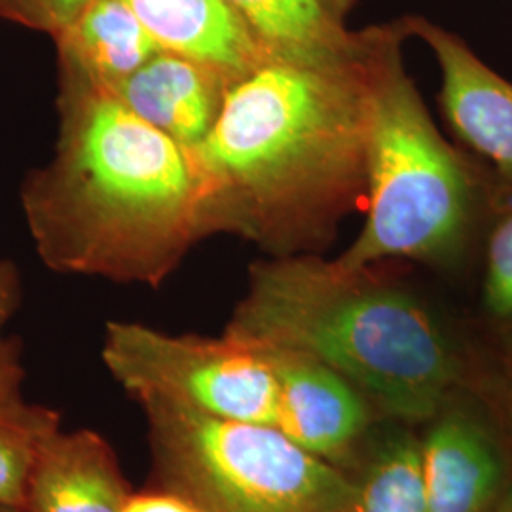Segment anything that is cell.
Here are the masks:
<instances>
[{
	"instance_id": "19",
	"label": "cell",
	"mask_w": 512,
	"mask_h": 512,
	"mask_svg": "<svg viewBox=\"0 0 512 512\" xmlns=\"http://www.w3.org/2000/svg\"><path fill=\"white\" fill-rule=\"evenodd\" d=\"M92 0H0V18L57 37Z\"/></svg>"
},
{
	"instance_id": "24",
	"label": "cell",
	"mask_w": 512,
	"mask_h": 512,
	"mask_svg": "<svg viewBox=\"0 0 512 512\" xmlns=\"http://www.w3.org/2000/svg\"><path fill=\"white\" fill-rule=\"evenodd\" d=\"M0 512H21V511H18V509H12V507H2V505H0Z\"/></svg>"
},
{
	"instance_id": "13",
	"label": "cell",
	"mask_w": 512,
	"mask_h": 512,
	"mask_svg": "<svg viewBox=\"0 0 512 512\" xmlns=\"http://www.w3.org/2000/svg\"><path fill=\"white\" fill-rule=\"evenodd\" d=\"M55 42L61 78L103 90L162 52L124 0H92Z\"/></svg>"
},
{
	"instance_id": "3",
	"label": "cell",
	"mask_w": 512,
	"mask_h": 512,
	"mask_svg": "<svg viewBox=\"0 0 512 512\" xmlns=\"http://www.w3.org/2000/svg\"><path fill=\"white\" fill-rule=\"evenodd\" d=\"M389 264L258 260L222 334L304 353L355 385L380 418L425 423L452 395L488 384L499 355Z\"/></svg>"
},
{
	"instance_id": "18",
	"label": "cell",
	"mask_w": 512,
	"mask_h": 512,
	"mask_svg": "<svg viewBox=\"0 0 512 512\" xmlns=\"http://www.w3.org/2000/svg\"><path fill=\"white\" fill-rule=\"evenodd\" d=\"M21 302L18 266L0 258V395H18L25 378L18 342L8 336V325Z\"/></svg>"
},
{
	"instance_id": "10",
	"label": "cell",
	"mask_w": 512,
	"mask_h": 512,
	"mask_svg": "<svg viewBox=\"0 0 512 512\" xmlns=\"http://www.w3.org/2000/svg\"><path fill=\"white\" fill-rule=\"evenodd\" d=\"M232 86L215 69L160 52L109 92L150 126L192 150L215 126Z\"/></svg>"
},
{
	"instance_id": "8",
	"label": "cell",
	"mask_w": 512,
	"mask_h": 512,
	"mask_svg": "<svg viewBox=\"0 0 512 512\" xmlns=\"http://www.w3.org/2000/svg\"><path fill=\"white\" fill-rule=\"evenodd\" d=\"M258 349L270 359L279 385L277 429L351 475L374 433L378 412L330 366L289 349Z\"/></svg>"
},
{
	"instance_id": "12",
	"label": "cell",
	"mask_w": 512,
	"mask_h": 512,
	"mask_svg": "<svg viewBox=\"0 0 512 512\" xmlns=\"http://www.w3.org/2000/svg\"><path fill=\"white\" fill-rule=\"evenodd\" d=\"M158 48L234 84L270 59L226 0H124Z\"/></svg>"
},
{
	"instance_id": "15",
	"label": "cell",
	"mask_w": 512,
	"mask_h": 512,
	"mask_svg": "<svg viewBox=\"0 0 512 512\" xmlns=\"http://www.w3.org/2000/svg\"><path fill=\"white\" fill-rule=\"evenodd\" d=\"M349 476L355 484L353 512H431L421 435L406 423L372 433Z\"/></svg>"
},
{
	"instance_id": "7",
	"label": "cell",
	"mask_w": 512,
	"mask_h": 512,
	"mask_svg": "<svg viewBox=\"0 0 512 512\" xmlns=\"http://www.w3.org/2000/svg\"><path fill=\"white\" fill-rule=\"evenodd\" d=\"M423 425L431 512H494L512 488V456L486 385L452 395Z\"/></svg>"
},
{
	"instance_id": "20",
	"label": "cell",
	"mask_w": 512,
	"mask_h": 512,
	"mask_svg": "<svg viewBox=\"0 0 512 512\" xmlns=\"http://www.w3.org/2000/svg\"><path fill=\"white\" fill-rule=\"evenodd\" d=\"M486 393L494 404L495 414L503 427L512 456V357H499L494 374L486 384Z\"/></svg>"
},
{
	"instance_id": "6",
	"label": "cell",
	"mask_w": 512,
	"mask_h": 512,
	"mask_svg": "<svg viewBox=\"0 0 512 512\" xmlns=\"http://www.w3.org/2000/svg\"><path fill=\"white\" fill-rule=\"evenodd\" d=\"M103 365L133 399H162L220 420L277 427L279 385L262 349L228 336L169 334L109 321Z\"/></svg>"
},
{
	"instance_id": "9",
	"label": "cell",
	"mask_w": 512,
	"mask_h": 512,
	"mask_svg": "<svg viewBox=\"0 0 512 512\" xmlns=\"http://www.w3.org/2000/svg\"><path fill=\"white\" fill-rule=\"evenodd\" d=\"M408 35L437 59L439 105L459 143L512 190V82L495 73L463 38L423 18H406Z\"/></svg>"
},
{
	"instance_id": "16",
	"label": "cell",
	"mask_w": 512,
	"mask_h": 512,
	"mask_svg": "<svg viewBox=\"0 0 512 512\" xmlns=\"http://www.w3.org/2000/svg\"><path fill=\"white\" fill-rule=\"evenodd\" d=\"M61 429V414L27 403L21 393L0 395V505L23 512L29 478L46 442Z\"/></svg>"
},
{
	"instance_id": "23",
	"label": "cell",
	"mask_w": 512,
	"mask_h": 512,
	"mask_svg": "<svg viewBox=\"0 0 512 512\" xmlns=\"http://www.w3.org/2000/svg\"><path fill=\"white\" fill-rule=\"evenodd\" d=\"M494 512H512V488L509 490V494L505 495V499L497 505Z\"/></svg>"
},
{
	"instance_id": "2",
	"label": "cell",
	"mask_w": 512,
	"mask_h": 512,
	"mask_svg": "<svg viewBox=\"0 0 512 512\" xmlns=\"http://www.w3.org/2000/svg\"><path fill=\"white\" fill-rule=\"evenodd\" d=\"M54 156L21 190L57 274L160 287L207 238L194 154L109 90L61 78Z\"/></svg>"
},
{
	"instance_id": "22",
	"label": "cell",
	"mask_w": 512,
	"mask_h": 512,
	"mask_svg": "<svg viewBox=\"0 0 512 512\" xmlns=\"http://www.w3.org/2000/svg\"><path fill=\"white\" fill-rule=\"evenodd\" d=\"M330 6L336 10V12H340L342 16H348L349 10L353 8V2L355 0H327Z\"/></svg>"
},
{
	"instance_id": "5",
	"label": "cell",
	"mask_w": 512,
	"mask_h": 512,
	"mask_svg": "<svg viewBox=\"0 0 512 512\" xmlns=\"http://www.w3.org/2000/svg\"><path fill=\"white\" fill-rule=\"evenodd\" d=\"M158 488L198 512H353L348 473L262 423L139 399Z\"/></svg>"
},
{
	"instance_id": "1",
	"label": "cell",
	"mask_w": 512,
	"mask_h": 512,
	"mask_svg": "<svg viewBox=\"0 0 512 512\" xmlns=\"http://www.w3.org/2000/svg\"><path fill=\"white\" fill-rule=\"evenodd\" d=\"M372 27L344 59H272L238 80L192 148L209 236L268 258L321 255L366 202Z\"/></svg>"
},
{
	"instance_id": "11",
	"label": "cell",
	"mask_w": 512,
	"mask_h": 512,
	"mask_svg": "<svg viewBox=\"0 0 512 512\" xmlns=\"http://www.w3.org/2000/svg\"><path fill=\"white\" fill-rule=\"evenodd\" d=\"M131 495L109 440L59 429L38 456L23 512H126Z\"/></svg>"
},
{
	"instance_id": "21",
	"label": "cell",
	"mask_w": 512,
	"mask_h": 512,
	"mask_svg": "<svg viewBox=\"0 0 512 512\" xmlns=\"http://www.w3.org/2000/svg\"><path fill=\"white\" fill-rule=\"evenodd\" d=\"M126 512H198L183 499L175 497L162 488H150L145 492L131 495Z\"/></svg>"
},
{
	"instance_id": "14",
	"label": "cell",
	"mask_w": 512,
	"mask_h": 512,
	"mask_svg": "<svg viewBox=\"0 0 512 512\" xmlns=\"http://www.w3.org/2000/svg\"><path fill=\"white\" fill-rule=\"evenodd\" d=\"M272 61L325 63L361 48L363 31L346 27V16L327 0H226Z\"/></svg>"
},
{
	"instance_id": "4",
	"label": "cell",
	"mask_w": 512,
	"mask_h": 512,
	"mask_svg": "<svg viewBox=\"0 0 512 512\" xmlns=\"http://www.w3.org/2000/svg\"><path fill=\"white\" fill-rule=\"evenodd\" d=\"M406 19L372 27L366 220L338 256L349 268L416 262L456 274L480 258L512 190L467 148L450 143L403 61Z\"/></svg>"
},
{
	"instance_id": "17",
	"label": "cell",
	"mask_w": 512,
	"mask_h": 512,
	"mask_svg": "<svg viewBox=\"0 0 512 512\" xmlns=\"http://www.w3.org/2000/svg\"><path fill=\"white\" fill-rule=\"evenodd\" d=\"M478 329L499 357H512V200L495 217L482 245Z\"/></svg>"
}]
</instances>
